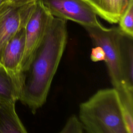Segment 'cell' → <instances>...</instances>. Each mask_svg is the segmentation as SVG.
<instances>
[{"mask_svg": "<svg viewBox=\"0 0 133 133\" xmlns=\"http://www.w3.org/2000/svg\"><path fill=\"white\" fill-rule=\"evenodd\" d=\"M67 39L66 20L54 17L29 67L23 72L19 100L33 114L46 101Z\"/></svg>", "mask_w": 133, "mask_h": 133, "instance_id": "obj_1", "label": "cell"}, {"mask_svg": "<svg viewBox=\"0 0 133 133\" xmlns=\"http://www.w3.org/2000/svg\"><path fill=\"white\" fill-rule=\"evenodd\" d=\"M78 119L86 133H129L114 88L100 89L81 103Z\"/></svg>", "mask_w": 133, "mask_h": 133, "instance_id": "obj_2", "label": "cell"}, {"mask_svg": "<svg viewBox=\"0 0 133 133\" xmlns=\"http://www.w3.org/2000/svg\"><path fill=\"white\" fill-rule=\"evenodd\" d=\"M93 44L101 47L105 56V62L113 88L118 90L124 87L121 70V55L125 35L119 28L100 26L85 28Z\"/></svg>", "mask_w": 133, "mask_h": 133, "instance_id": "obj_3", "label": "cell"}, {"mask_svg": "<svg viewBox=\"0 0 133 133\" xmlns=\"http://www.w3.org/2000/svg\"><path fill=\"white\" fill-rule=\"evenodd\" d=\"M54 18L42 0L34 3L24 25L25 46L21 64L23 73L29 67Z\"/></svg>", "mask_w": 133, "mask_h": 133, "instance_id": "obj_4", "label": "cell"}, {"mask_svg": "<svg viewBox=\"0 0 133 133\" xmlns=\"http://www.w3.org/2000/svg\"><path fill=\"white\" fill-rule=\"evenodd\" d=\"M54 17L76 22L85 28L100 26L97 14L85 0H42Z\"/></svg>", "mask_w": 133, "mask_h": 133, "instance_id": "obj_5", "label": "cell"}, {"mask_svg": "<svg viewBox=\"0 0 133 133\" xmlns=\"http://www.w3.org/2000/svg\"><path fill=\"white\" fill-rule=\"evenodd\" d=\"M25 46L24 27L22 28L8 42L0 59V65L10 76L19 94L22 87L23 73L22 60Z\"/></svg>", "mask_w": 133, "mask_h": 133, "instance_id": "obj_6", "label": "cell"}, {"mask_svg": "<svg viewBox=\"0 0 133 133\" xmlns=\"http://www.w3.org/2000/svg\"><path fill=\"white\" fill-rule=\"evenodd\" d=\"M34 4L16 7L5 0L0 6V59L8 42L24 27Z\"/></svg>", "mask_w": 133, "mask_h": 133, "instance_id": "obj_7", "label": "cell"}, {"mask_svg": "<svg viewBox=\"0 0 133 133\" xmlns=\"http://www.w3.org/2000/svg\"><path fill=\"white\" fill-rule=\"evenodd\" d=\"M15 104L0 100V133H28L16 112Z\"/></svg>", "mask_w": 133, "mask_h": 133, "instance_id": "obj_8", "label": "cell"}, {"mask_svg": "<svg viewBox=\"0 0 133 133\" xmlns=\"http://www.w3.org/2000/svg\"><path fill=\"white\" fill-rule=\"evenodd\" d=\"M97 15L110 23H116L123 12L122 0H85Z\"/></svg>", "mask_w": 133, "mask_h": 133, "instance_id": "obj_9", "label": "cell"}, {"mask_svg": "<svg viewBox=\"0 0 133 133\" xmlns=\"http://www.w3.org/2000/svg\"><path fill=\"white\" fill-rule=\"evenodd\" d=\"M132 37L125 34L122 46L121 70L124 87L133 91Z\"/></svg>", "mask_w": 133, "mask_h": 133, "instance_id": "obj_10", "label": "cell"}, {"mask_svg": "<svg viewBox=\"0 0 133 133\" xmlns=\"http://www.w3.org/2000/svg\"><path fill=\"white\" fill-rule=\"evenodd\" d=\"M116 91L126 128L129 133H133V91L124 87Z\"/></svg>", "mask_w": 133, "mask_h": 133, "instance_id": "obj_11", "label": "cell"}, {"mask_svg": "<svg viewBox=\"0 0 133 133\" xmlns=\"http://www.w3.org/2000/svg\"><path fill=\"white\" fill-rule=\"evenodd\" d=\"M0 100L14 103L19 100V94L15 84L1 65H0Z\"/></svg>", "mask_w": 133, "mask_h": 133, "instance_id": "obj_12", "label": "cell"}, {"mask_svg": "<svg viewBox=\"0 0 133 133\" xmlns=\"http://www.w3.org/2000/svg\"><path fill=\"white\" fill-rule=\"evenodd\" d=\"M118 23L121 31L133 37V0L130 2L122 14Z\"/></svg>", "mask_w": 133, "mask_h": 133, "instance_id": "obj_13", "label": "cell"}, {"mask_svg": "<svg viewBox=\"0 0 133 133\" xmlns=\"http://www.w3.org/2000/svg\"><path fill=\"white\" fill-rule=\"evenodd\" d=\"M59 133H83V129L76 116L72 115Z\"/></svg>", "mask_w": 133, "mask_h": 133, "instance_id": "obj_14", "label": "cell"}, {"mask_svg": "<svg viewBox=\"0 0 133 133\" xmlns=\"http://www.w3.org/2000/svg\"><path fill=\"white\" fill-rule=\"evenodd\" d=\"M90 59L93 62H98L104 61L105 59V53L103 49L98 46H95L92 48L90 54Z\"/></svg>", "mask_w": 133, "mask_h": 133, "instance_id": "obj_15", "label": "cell"}, {"mask_svg": "<svg viewBox=\"0 0 133 133\" xmlns=\"http://www.w3.org/2000/svg\"><path fill=\"white\" fill-rule=\"evenodd\" d=\"M37 1L38 0H6L8 4L16 7L34 3Z\"/></svg>", "mask_w": 133, "mask_h": 133, "instance_id": "obj_16", "label": "cell"}, {"mask_svg": "<svg viewBox=\"0 0 133 133\" xmlns=\"http://www.w3.org/2000/svg\"><path fill=\"white\" fill-rule=\"evenodd\" d=\"M132 0H122V3H123V11L126 8V7L128 6L130 2Z\"/></svg>", "mask_w": 133, "mask_h": 133, "instance_id": "obj_17", "label": "cell"}, {"mask_svg": "<svg viewBox=\"0 0 133 133\" xmlns=\"http://www.w3.org/2000/svg\"><path fill=\"white\" fill-rule=\"evenodd\" d=\"M5 0H0V6H1V5L2 4V3H3V2Z\"/></svg>", "mask_w": 133, "mask_h": 133, "instance_id": "obj_18", "label": "cell"}, {"mask_svg": "<svg viewBox=\"0 0 133 133\" xmlns=\"http://www.w3.org/2000/svg\"><path fill=\"white\" fill-rule=\"evenodd\" d=\"M83 133H84V132H83Z\"/></svg>", "mask_w": 133, "mask_h": 133, "instance_id": "obj_19", "label": "cell"}]
</instances>
